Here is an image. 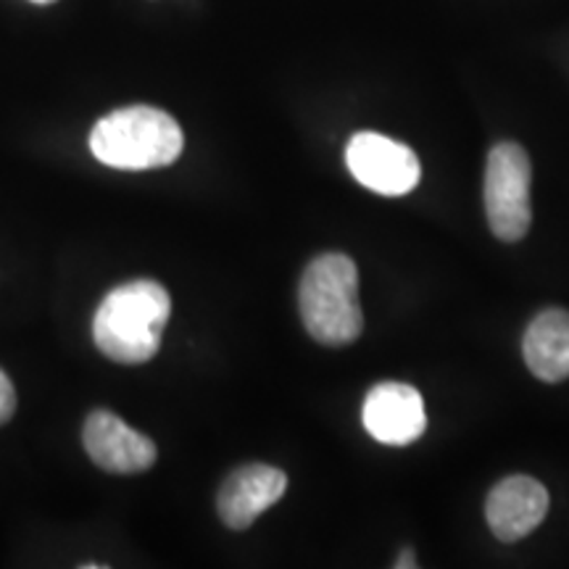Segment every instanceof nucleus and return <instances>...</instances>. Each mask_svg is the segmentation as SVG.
Segmentation results:
<instances>
[{
  "label": "nucleus",
  "mask_w": 569,
  "mask_h": 569,
  "mask_svg": "<svg viewBox=\"0 0 569 569\" xmlns=\"http://www.w3.org/2000/svg\"><path fill=\"white\" fill-rule=\"evenodd\" d=\"M17 411V390H13L9 375L0 369V425H6Z\"/></svg>",
  "instance_id": "9b49d317"
},
{
  "label": "nucleus",
  "mask_w": 569,
  "mask_h": 569,
  "mask_svg": "<svg viewBox=\"0 0 569 569\" xmlns=\"http://www.w3.org/2000/svg\"><path fill=\"white\" fill-rule=\"evenodd\" d=\"M298 311L317 343L330 348L356 343L365 330V315L353 259L343 253L317 256L298 284Z\"/></svg>",
  "instance_id": "f03ea898"
},
{
  "label": "nucleus",
  "mask_w": 569,
  "mask_h": 569,
  "mask_svg": "<svg viewBox=\"0 0 569 569\" xmlns=\"http://www.w3.org/2000/svg\"><path fill=\"white\" fill-rule=\"evenodd\" d=\"M82 446L92 465L111 475H140L156 465V443L132 430L113 411L98 409L84 419Z\"/></svg>",
  "instance_id": "423d86ee"
},
{
  "label": "nucleus",
  "mask_w": 569,
  "mask_h": 569,
  "mask_svg": "<svg viewBox=\"0 0 569 569\" xmlns=\"http://www.w3.org/2000/svg\"><path fill=\"white\" fill-rule=\"evenodd\" d=\"M284 490H288V478L282 469L246 465L234 469L219 488L217 511L230 530H248L267 509L280 501Z\"/></svg>",
  "instance_id": "1a4fd4ad"
},
{
  "label": "nucleus",
  "mask_w": 569,
  "mask_h": 569,
  "mask_svg": "<svg viewBox=\"0 0 569 569\" xmlns=\"http://www.w3.org/2000/svg\"><path fill=\"white\" fill-rule=\"evenodd\" d=\"M172 317V298L156 280H132L113 288L92 319L98 351L117 365H146L161 348Z\"/></svg>",
  "instance_id": "f257e3e1"
},
{
  "label": "nucleus",
  "mask_w": 569,
  "mask_h": 569,
  "mask_svg": "<svg viewBox=\"0 0 569 569\" xmlns=\"http://www.w3.org/2000/svg\"><path fill=\"white\" fill-rule=\"evenodd\" d=\"M411 559H415V557L403 551V553H401V561H396V567H417V561H411Z\"/></svg>",
  "instance_id": "f8f14e48"
},
{
  "label": "nucleus",
  "mask_w": 569,
  "mask_h": 569,
  "mask_svg": "<svg viewBox=\"0 0 569 569\" xmlns=\"http://www.w3.org/2000/svg\"><path fill=\"white\" fill-rule=\"evenodd\" d=\"M184 138L180 124L153 106H127L92 127L90 151L106 167L142 172L180 159Z\"/></svg>",
  "instance_id": "7ed1b4c3"
},
{
  "label": "nucleus",
  "mask_w": 569,
  "mask_h": 569,
  "mask_svg": "<svg viewBox=\"0 0 569 569\" xmlns=\"http://www.w3.org/2000/svg\"><path fill=\"white\" fill-rule=\"evenodd\" d=\"M532 167L517 142H498L486 161V217L503 243H519L530 230Z\"/></svg>",
  "instance_id": "20e7f679"
},
{
  "label": "nucleus",
  "mask_w": 569,
  "mask_h": 569,
  "mask_svg": "<svg viewBox=\"0 0 569 569\" xmlns=\"http://www.w3.org/2000/svg\"><path fill=\"white\" fill-rule=\"evenodd\" d=\"M361 422L380 443L409 446L427 430L425 401L419 390L407 382H380L365 398Z\"/></svg>",
  "instance_id": "0eeeda50"
},
{
  "label": "nucleus",
  "mask_w": 569,
  "mask_h": 569,
  "mask_svg": "<svg viewBox=\"0 0 569 569\" xmlns=\"http://www.w3.org/2000/svg\"><path fill=\"white\" fill-rule=\"evenodd\" d=\"M525 365L538 380L561 382L569 377V311L546 309L532 319L522 340Z\"/></svg>",
  "instance_id": "9d476101"
},
{
  "label": "nucleus",
  "mask_w": 569,
  "mask_h": 569,
  "mask_svg": "<svg viewBox=\"0 0 569 569\" xmlns=\"http://www.w3.org/2000/svg\"><path fill=\"white\" fill-rule=\"evenodd\" d=\"M549 515V490L528 475L503 478L488 493L486 519L493 536L503 543L528 538Z\"/></svg>",
  "instance_id": "6e6552de"
},
{
  "label": "nucleus",
  "mask_w": 569,
  "mask_h": 569,
  "mask_svg": "<svg viewBox=\"0 0 569 569\" xmlns=\"http://www.w3.org/2000/svg\"><path fill=\"white\" fill-rule=\"evenodd\" d=\"M346 163L356 177L377 196H407L419 184V159L409 146L377 132H356L348 140Z\"/></svg>",
  "instance_id": "39448f33"
},
{
  "label": "nucleus",
  "mask_w": 569,
  "mask_h": 569,
  "mask_svg": "<svg viewBox=\"0 0 569 569\" xmlns=\"http://www.w3.org/2000/svg\"><path fill=\"white\" fill-rule=\"evenodd\" d=\"M32 3H38V6H51V3H56V0H32Z\"/></svg>",
  "instance_id": "ddd939ff"
}]
</instances>
